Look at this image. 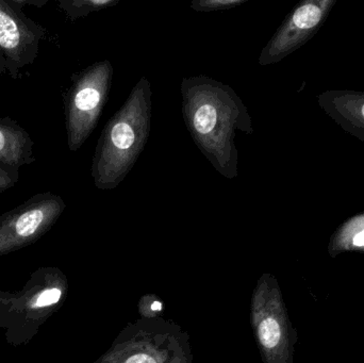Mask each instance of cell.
<instances>
[{
  "label": "cell",
  "instance_id": "1",
  "mask_svg": "<svg viewBox=\"0 0 364 363\" xmlns=\"http://www.w3.org/2000/svg\"><path fill=\"white\" fill-rule=\"evenodd\" d=\"M181 91L184 124L197 148L223 177L237 178V131L254 132L245 104L229 85L205 75L182 79Z\"/></svg>",
  "mask_w": 364,
  "mask_h": 363
},
{
  "label": "cell",
  "instance_id": "2",
  "mask_svg": "<svg viewBox=\"0 0 364 363\" xmlns=\"http://www.w3.org/2000/svg\"><path fill=\"white\" fill-rule=\"evenodd\" d=\"M151 85L142 77L98 139L91 174L98 190L119 187L129 174L149 139Z\"/></svg>",
  "mask_w": 364,
  "mask_h": 363
},
{
  "label": "cell",
  "instance_id": "3",
  "mask_svg": "<svg viewBox=\"0 0 364 363\" xmlns=\"http://www.w3.org/2000/svg\"><path fill=\"white\" fill-rule=\"evenodd\" d=\"M190 336L164 318L128 324L110 349L94 363H192Z\"/></svg>",
  "mask_w": 364,
  "mask_h": 363
},
{
  "label": "cell",
  "instance_id": "4",
  "mask_svg": "<svg viewBox=\"0 0 364 363\" xmlns=\"http://www.w3.org/2000/svg\"><path fill=\"white\" fill-rule=\"evenodd\" d=\"M113 68L109 60L96 62L72 76L64 94V115L70 151H77L97 126L108 102Z\"/></svg>",
  "mask_w": 364,
  "mask_h": 363
},
{
  "label": "cell",
  "instance_id": "5",
  "mask_svg": "<svg viewBox=\"0 0 364 363\" xmlns=\"http://www.w3.org/2000/svg\"><path fill=\"white\" fill-rule=\"evenodd\" d=\"M252 325L264 363H290L293 338L277 281L264 274L252 293Z\"/></svg>",
  "mask_w": 364,
  "mask_h": 363
},
{
  "label": "cell",
  "instance_id": "6",
  "mask_svg": "<svg viewBox=\"0 0 364 363\" xmlns=\"http://www.w3.org/2000/svg\"><path fill=\"white\" fill-rule=\"evenodd\" d=\"M66 205L51 192L31 196L0 217V251L21 246L42 236L57 222Z\"/></svg>",
  "mask_w": 364,
  "mask_h": 363
},
{
  "label": "cell",
  "instance_id": "7",
  "mask_svg": "<svg viewBox=\"0 0 364 363\" xmlns=\"http://www.w3.org/2000/svg\"><path fill=\"white\" fill-rule=\"evenodd\" d=\"M46 29L30 19L10 0H0V48L6 63V74L18 79L21 70L34 63Z\"/></svg>",
  "mask_w": 364,
  "mask_h": 363
},
{
  "label": "cell",
  "instance_id": "8",
  "mask_svg": "<svg viewBox=\"0 0 364 363\" xmlns=\"http://www.w3.org/2000/svg\"><path fill=\"white\" fill-rule=\"evenodd\" d=\"M34 142L25 128L11 117H0V163L17 168L36 161Z\"/></svg>",
  "mask_w": 364,
  "mask_h": 363
},
{
  "label": "cell",
  "instance_id": "9",
  "mask_svg": "<svg viewBox=\"0 0 364 363\" xmlns=\"http://www.w3.org/2000/svg\"><path fill=\"white\" fill-rule=\"evenodd\" d=\"M119 0H60V10L68 19L74 21L87 17L91 13L111 8L119 4Z\"/></svg>",
  "mask_w": 364,
  "mask_h": 363
},
{
  "label": "cell",
  "instance_id": "10",
  "mask_svg": "<svg viewBox=\"0 0 364 363\" xmlns=\"http://www.w3.org/2000/svg\"><path fill=\"white\" fill-rule=\"evenodd\" d=\"M321 18H322V12L318 6L311 4H304L295 10L291 17L290 23L279 32L286 33L293 30L311 29L320 23Z\"/></svg>",
  "mask_w": 364,
  "mask_h": 363
},
{
  "label": "cell",
  "instance_id": "11",
  "mask_svg": "<svg viewBox=\"0 0 364 363\" xmlns=\"http://www.w3.org/2000/svg\"><path fill=\"white\" fill-rule=\"evenodd\" d=\"M247 1L248 0H193L191 8L196 12H214L230 10Z\"/></svg>",
  "mask_w": 364,
  "mask_h": 363
},
{
  "label": "cell",
  "instance_id": "12",
  "mask_svg": "<svg viewBox=\"0 0 364 363\" xmlns=\"http://www.w3.org/2000/svg\"><path fill=\"white\" fill-rule=\"evenodd\" d=\"M164 300L156 294H146L139 302V313L141 318L154 319L159 318L164 313Z\"/></svg>",
  "mask_w": 364,
  "mask_h": 363
},
{
  "label": "cell",
  "instance_id": "13",
  "mask_svg": "<svg viewBox=\"0 0 364 363\" xmlns=\"http://www.w3.org/2000/svg\"><path fill=\"white\" fill-rule=\"evenodd\" d=\"M19 172L17 168L0 163V193L11 189L18 183Z\"/></svg>",
  "mask_w": 364,
  "mask_h": 363
},
{
  "label": "cell",
  "instance_id": "14",
  "mask_svg": "<svg viewBox=\"0 0 364 363\" xmlns=\"http://www.w3.org/2000/svg\"><path fill=\"white\" fill-rule=\"evenodd\" d=\"M62 298V291L59 288H51L45 290L36 298L34 303V308H44V307L53 306L60 302Z\"/></svg>",
  "mask_w": 364,
  "mask_h": 363
},
{
  "label": "cell",
  "instance_id": "15",
  "mask_svg": "<svg viewBox=\"0 0 364 363\" xmlns=\"http://www.w3.org/2000/svg\"><path fill=\"white\" fill-rule=\"evenodd\" d=\"M14 6H18L23 10L25 6H34L36 8H42L48 2V0H10Z\"/></svg>",
  "mask_w": 364,
  "mask_h": 363
},
{
  "label": "cell",
  "instance_id": "16",
  "mask_svg": "<svg viewBox=\"0 0 364 363\" xmlns=\"http://www.w3.org/2000/svg\"><path fill=\"white\" fill-rule=\"evenodd\" d=\"M0 74H6V59H4V53H2L1 48H0Z\"/></svg>",
  "mask_w": 364,
  "mask_h": 363
},
{
  "label": "cell",
  "instance_id": "17",
  "mask_svg": "<svg viewBox=\"0 0 364 363\" xmlns=\"http://www.w3.org/2000/svg\"><path fill=\"white\" fill-rule=\"evenodd\" d=\"M354 244L357 246H364V230L355 236Z\"/></svg>",
  "mask_w": 364,
  "mask_h": 363
},
{
  "label": "cell",
  "instance_id": "18",
  "mask_svg": "<svg viewBox=\"0 0 364 363\" xmlns=\"http://www.w3.org/2000/svg\"><path fill=\"white\" fill-rule=\"evenodd\" d=\"M363 117H364V104H363Z\"/></svg>",
  "mask_w": 364,
  "mask_h": 363
}]
</instances>
